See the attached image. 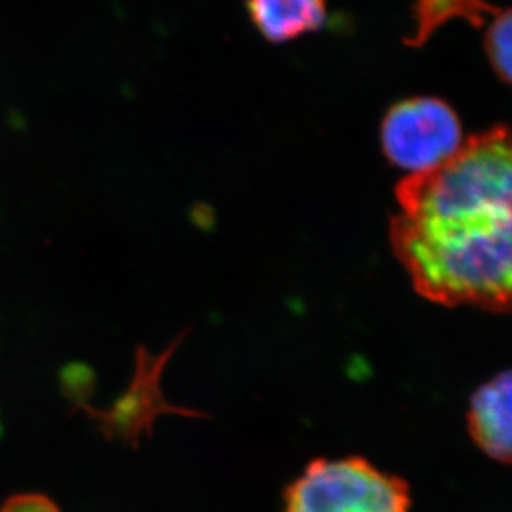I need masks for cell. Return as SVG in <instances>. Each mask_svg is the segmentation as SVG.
I'll return each mask as SVG.
<instances>
[{"instance_id":"obj_1","label":"cell","mask_w":512,"mask_h":512,"mask_svg":"<svg viewBox=\"0 0 512 512\" xmlns=\"http://www.w3.org/2000/svg\"><path fill=\"white\" fill-rule=\"evenodd\" d=\"M389 242L414 290L444 306L512 310V127L469 137L396 187Z\"/></svg>"},{"instance_id":"obj_2","label":"cell","mask_w":512,"mask_h":512,"mask_svg":"<svg viewBox=\"0 0 512 512\" xmlns=\"http://www.w3.org/2000/svg\"><path fill=\"white\" fill-rule=\"evenodd\" d=\"M406 481L358 456L313 459L285 489V512H409Z\"/></svg>"},{"instance_id":"obj_3","label":"cell","mask_w":512,"mask_h":512,"mask_svg":"<svg viewBox=\"0 0 512 512\" xmlns=\"http://www.w3.org/2000/svg\"><path fill=\"white\" fill-rule=\"evenodd\" d=\"M380 138L389 163L411 175L438 167L464 142L456 110L436 97H411L391 105Z\"/></svg>"},{"instance_id":"obj_4","label":"cell","mask_w":512,"mask_h":512,"mask_svg":"<svg viewBox=\"0 0 512 512\" xmlns=\"http://www.w3.org/2000/svg\"><path fill=\"white\" fill-rule=\"evenodd\" d=\"M188 333L190 330L183 331L160 355H152L143 346H138L132 383L128 384L122 396L110 404L109 408H92L84 401H79L77 408L89 414L90 419L97 423V429L109 441H120L130 446H137L140 436L150 433L153 421L162 414H180L188 418L207 416L197 409L173 406L163 396L160 386L163 370Z\"/></svg>"},{"instance_id":"obj_5","label":"cell","mask_w":512,"mask_h":512,"mask_svg":"<svg viewBox=\"0 0 512 512\" xmlns=\"http://www.w3.org/2000/svg\"><path fill=\"white\" fill-rule=\"evenodd\" d=\"M468 428L484 454L512 464V371H504L474 393Z\"/></svg>"},{"instance_id":"obj_6","label":"cell","mask_w":512,"mask_h":512,"mask_svg":"<svg viewBox=\"0 0 512 512\" xmlns=\"http://www.w3.org/2000/svg\"><path fill=\"white\" fill-rule=\"evenodd\" d=\"M248 17L271 44L316 32L328 17L326 0H247Z\"/></svg>"},{"instance_id":"obj_7","label":"cell","mask_w":512,"mask_h":512,"mask_svg":"<svg viewBox=\"0 0 512 512\" xmlns=\"http://www.w3.org/2000/svg\"><path fill=\"white\" fill-rule=\"evenodd\" d=\"M499 9L488 4L486 0H416V19L418 35L414 44H423L434 30L446 24L448 20L466 19L471 24L483 22L486 14H496Z\"/></svg>"},{"instance_id":"obj_8","label":"cell","mask_w":512,"mask_h":512,"mask_svg":"<svg viewBox=\"0 0 512 512\" xmlns=\"http://www.w3.org/2000/svg\"><path fill=\"white\" fill-rule=\"evenodd\" d=\"M484 52L499 79L512 87V7L494 14L484 34Z\"/></svg>"},{"instance_id":"obj_9","label":"cell","mask_w":512,"mask_h":512,"mask_svg":"<svg viewBox=\"0 0 512 512\" xmlns=\"http://www.w3.org/2000/svg\"><path fill=\"white\" fill-rule=\"evenodd\" d=\"M0 512H60V509L44 494H19L7 499Z\"/></svg>"}]
</instances>
